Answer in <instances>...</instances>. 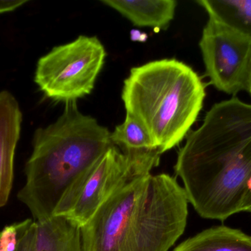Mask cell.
Returning <instances> with one entry per match:
<instances>
[{"label":"cell","instance_id":"cell-14","mask_svg":"<svg viewBox=\"0 0 251 251\" xmlns=\"http://www.w3.org/2000/svg\"><path fill=\"white\" fill-rule=\"evenodd\" d=\"M33 221L25 220L4 227L0 231V251H18L22 236Z\"/></svg>","mask_w":251,"mask_h":251},{"label":"cell","instance_id":"cell-7","mask_svg":"<svg viewBox=\"0 0 251 251\" xmlns=\"http://www.w3.org/2000/svg\"><path fill=\"white\" fill-rule=\"evenodd\" d=\"M206 75L226 94L247 91L251 69V38L209 18L199 42Z\"/></svg>","mask_w":251,"mask_h":251},{"label":"cell","instance_id":"cell-19","mask_svg":"<svg viewBox=\"0 0 251 251\" xmlns=\"http://www.w3.org/2000/svg\"><path fill=\"white\" fill-rule=\"evenodd\" d=\"M247 91L249 93V94H250L251 97V69L250 72V78H249V86H248Z\"/></svg>","mask_w":251,"mask_h":251},{"label":"cell","instance_id":"cell-18","mask_svg":"<svg viewBox=\"0 0 251 251\" xmlns=\"http://www.w3.org/2000/svg\"><path fill=\"white\" fill-rule=\"evenodd\" d=\"M149 36L147 34L139 29H131L130 31V39L134 42H146Z\"/></svg>","mask_w":251,"mask_h":251},{"label":"cell","instance_id":"cell-11","mask_svg":"<svg viewBox=\"0 0 251 251\" xmlns=\"http://www.w3.org/2000/svg\"><path fill=\"white\" fill-rule=\"evenodd\" d=\"M174 251H251V236L237 228L218 225L187 239Z\"/></svg>","mask_w":251,"mask_h":251},{"label":"cell","instance_id":"cell-16","mask_svg":"<svg viewBox=\"0 0 251 251\" xmlns=\"http://www.w3.org/2000/svg\"><path fill=\"white\" fill-rule=\"evenodd\" d=\"M27 1L28 0H0V13L13 11Z\"/></svg>","mask_w":251,"mask_h":251},{"label":"cell","instance_id":"cell-4","mask_svg":"<svg viewBox=\"0 0 251 251\" xmlns=\"http://www.w3.org/2000/svg\"><path fill=\"white\" fill-rule=\"evenodd\" d=\"M205 97L201 78L176 59L132 68L122 94L126 113L140 122L162 153L178 145L187 135Z\"/></svg>","mask_w":251,"mask_h":251},{"label":"cell","instance_id":"cell-8","mask_svg":"<svg viewBox=\"0 0 251 251\" xmlns=\"http://www.w3.org/2000/svg\"><path fill=\"white\" fill-rule=\"evenodd\" d=\"M22 116L19 103L9 91L0 92V208L7 204L13 187L15 152Z\"/></svg>","mask_w":251,"mask_h":251},{"label":"cell","instance_id":"cell-10","mask_svg":"<svg viewBox=\"0 0 251 251\" xmlns=\"http://www.w3.org/2000/svg\"><path fill=\"white\" fill-rule=\"evenodd\" d=\"M34 251H82L80 227L63 216L35 222Z\"/></svg>","mask_w":251,"mask_h":251},{"label":"cell","instance_id":"cell-15","mask_svg":"<svg viewBox=\"0 0 251 251\" xmlns=\"http://www.w3.org/2000/svg\"><path fill=\"white\" fill-rule=\"evenodd\" d=\"M35 239V223L29 227L21 239L18 251H34Z\"/></svg>","mask_w":251,"mask_h":251},{"label":"cell","instance_id":"cell-2","mask_svg":"<svg viewBox=\"0 0 251 251\" xmlns=\"http://www.w3.org/2000/svg\"><path fill=\"white\" fill-rule=\"evenodd\" d=\"M188 199L176 178L141 177L111 196L81 228L82 251H168L182 235Z\"/></svg>","mask_w":251,"mask_h":251},{"label":"cell","instance_id":"cell-1","mask_svg":"<svg viewBox=\"0 0 251 251\" xmlns=\"http://www.w3.org/2000/svg\"><path fill=\"white\" fill-rule=\"evenodd\" d=\"M174 169L202 218L224 222L240 213L251 176V104L234 97L213 105L187 136Z\"/></svg>","mask_w":251,"mask_h":251},{"label":"cell","instance_id":"cell-3","mask_svg":"<svg viewBox=\"0 0 251 251\" xmlns=\"http://www.w3.org/2000/svg\"><path fill=\"white\" fill-rule=\"evenodd\" d=\"M110 135L95 118L81 113L76 102L66 103L54 123L35 131L26 182L17 195L34 221L54 216L71 186L113 145Z\"/></svg>","mask_w":251,"mask_h":251},{"label":"cell","instance_id":"cell-17","mask_svg":"<svg viewBox=\"0 0 251 251\" xmlns=\"http://www.w3.org/2000/svg\"><path fill=\"white\" fill-rule=\"evenodd\" d=\"M240 212L251 214V176L246 185V191L242 200Z\"/></svg>","mask_w":251,"mask_h":251},{"label":"cell","instance_id":"cell-12","mask_svg":"<svg viewBox=\"0 0 251 251\" xmlns=\"http://www.w3.org/2000/svg\"><path fill=\"white\" fill-rule=\"evenodd\" d=\"M209 18L251 38V0H199Z\"/></svg>","mask_w":251,"mask_h":251},{"label":"cell","instance_id":"cell-13","mask_svg":"<svg viewBox=\"0 0 251 251\" xmlns=\"http://www.w3.org/2000/svg\"><path fill=\"white\" fill-rule=\"evenodd\" d=\"M110 139L123 151L159 150L146 130L128 113L126 114L123 123L116 126L111 133Z\"/></svg>","mask_w":251,"mask_h":251},{"label":"cell","instance_id":"cell-9","mask_svg":"<svg viewBox=\"0 0 251 251\" xmlns=\"http://www.w3.org/2000/svg\"><path fill=\"white\" fill-rule=\"evenodd\" d=\"M101 2L117 10L134 26L164 29L174 19L177 5L176 1L174 0H103Z\"/></svg>","mask_w":251,"mask_h":251},{"label":"cell","instance_id":"cell-5","mask_svg":"<svg viewBox=\"0 0 251 251\" xmlns=\"http://www.w3.org/2000/svg\"><path fill=\"white\" fill-rule=\"evenodd\" d=\"M162 154L159 150L123 151L113 144L71 186L54 216L65 217L82 228L113 195L151 174Z\"/></svg>","mask_w":251,"mask_h":251},{"label":"cell","instance_id":"cell-6","mask_svg":"<svg viewBox=\"0 0 251 251\" xmlns=\"http://www.w3.org/2000/svg\"><path fill=\"white\" fill-rule=\"evenodd\" d=\"M106 55L97 37L80 35L69 44L54 47L39 59L35 83L54 101L76 102L92 92Z\"/></svg>","mask_w":251,"mask_h":251}]
</instances>
